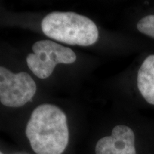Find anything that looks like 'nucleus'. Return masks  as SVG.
I'll return each instance as SVG.
<instances>
[{"label":"nucleus","mask_w":154,"mask_h":154,"mask_svg":"<svg viewBox=\"0 0 154 154\" xmlns=\"http://www.w3.org/2000/svg\"><path fill=\"white\" fill-rule=\"evenodd\" d=\"M25 133L36 154H62L69 143L66 116L55 105L46 103L36 107Z\"/></svg>","instance_id":"1"},{"label":"nucleus","mask_w":154,"mask_h":154,"mask_svg":"<svg viewBox=\"0 0 154 154\" xmlns=\"http://www.w3.org/2000/svg\"><path fill=\"white\" fill-rule=\"evenodd\" d=\"M41 26L48 37L70 45L88 47L99 38V30L91 19L70 11L50 13L43 19Z\"/></svg>","instance_id":"2"},{"label":"nucleus","mask_w":154,"mask_h":154,"mask_svg":"<svg viewBox=\"0 0 154 154\" xmlns=\"http://www.w3.org/2000/svg\"><path fill=\"white\" fill-rule=\"evenodd\" d=\"M33 53L26 57L29 69L39 79L51 76L59 63L70 64L76 60V55L72 49L63 47L51 40H41L32 46Z\"/></svg>","instance_id":"3"},{"label":"nucleus","mask_w":154,"mask_h":154,"mask_svg":"<svg viewBox=\"0 0 154 154\" xmlns=\"http://www.w3.org/2000/svg\"><path fill=\"white\" fill-rule=\"evenodd\" d=\"M36 91V83L28 73L14 74L0 66V102L3 106H23L32 101Z\"/></svg>","instance_id":"4"},{"label":"nucleus","mask_w":154,"mask_h":154,"mask_svg":"<svg viewBox=\"0 0 154 154\" xmlns=\"http://www.w3.org/2000/svg\"><path fill=\"white\" fill-rule=\"evenodd\" d=\"M96 154H137L135 134L130 127L118 125L113 128L111 136L98 140Z\"/></svg>","instance_id":"5"},{"label":"nucleus","mask_w":154,"mask_h":154,"mask_svg":"<svg viewBox=\"0 0 154 154\" xmlns=\"http://www.w3.org/2000/svg\"><path fill=\"white\" fill-rule=\"evenodd\" d=\"M137 85L140 94L148 103L154 105V54L144 60L138 72Z\"/></svg>","instance_id":"6"},{"label":"nucleus","mask_w":154,"mask_h":154,"mask_svg":"<svg viewBox=\"0 0 154 154\" xmlns=\"http://www.w3.org/2000/svg\"><path fill=\"white\" fill-rule=\"evenodd\" d=\"M136 26L140 33L154 38V14L144 17L139 20Z\"/></svg>","instance_id":"7"},{"label":"nucleus","mask_w":154,"mask_h":154,"mask_svg":"<svg viewBox=\"0 0 154 154\" xmlns=\"http://www.w3.org/2000/svg\"><path fill=\"white\" fill-rule=\"evenodd\" d=\"M0 154H3V153H2V152H1V151H0Z\"/></svg>","instance_id":"8"}]
</instances>
